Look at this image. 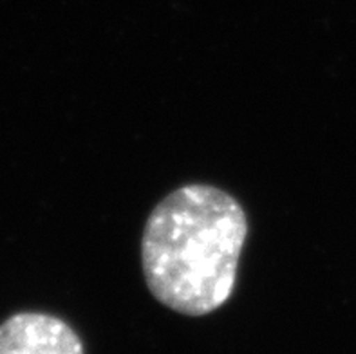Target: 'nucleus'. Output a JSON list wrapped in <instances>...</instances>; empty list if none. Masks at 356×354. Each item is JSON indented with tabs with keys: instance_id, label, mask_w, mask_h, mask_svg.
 <instances>
[{
	"instance_id": "f257e3e1",
	"label": "nucleus",
	"mask_w": 356,
	"mask_h": 354,
	"mask_svg": "<svg viewBox=\"0 0 356 354\" xmlns=\"http://www.w3.org/2000/svg\"><path fill=\"white\" fill-rule=\"evenodd\" d=\"M248 219L241 202L212 184L179 186L159 201L141 235V268L159 304L204 316L234 295Z\"/></svg>"
},
{
	"instance_id": "f03ea898",
	"label": "nucleus",
	"mask_w": 356,
	"mask_h": 354,
	"mask_svg": "<svg viewBox=\"0 0 356 354\" xmlns=\"http://www.w3.org/2000/svg\"><path fill=\"white\" fill-rule=\"evenodd\" d=\"M0 354H86V349L60 316L22 311L0 323Z\"/></svg>"
}]
</instances>
